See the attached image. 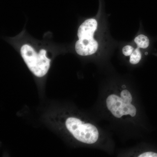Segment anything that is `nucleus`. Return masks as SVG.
<instances>
[{
    "label": "nucleus",
    "instance_id": "1",
    "mask_svg": "<svg viewBox=\"0 0 157 157\" xmlns=\"http://www.w3.org/2000/svg\"><path fill=\"white\" fill-rule=\"evenodd\" d=\"M40 113L41 122L68 144L75 142L93 144L98 141L97 127L77 116L67 102H50L42 107Z\"/></svg>",
    "mask_w": 157,
    "mask_h": 157
},
{
    "label": "nucleus",
    "instance_id": "9",
    "mask_svg": "<svg viewBox=\"0 0 157 157\" xmlns=\"http://www.w3.org/2000/svg\"><path fill=\"white\" fill-rule=\"evenodd\" d=\"M139 157H157V153L153 152H146L138 156Z\"/></svg>",
    "mask_w": 157,
    "mask_h": 157
},
{
    "label": "nucleus",
    "instance_id": "6",
    "mask_svg": "<svg viewBox=\"0 0 157 157\" xmlns=\"http://www.w3.org/2000/svg\"><path fill=\"white\" fill-rule=\"evenodd\" d=\"M141 59V53L139 48L137 47L133 51L130 56V62L132 64L138 63Z\"/></svg>",
    "mask_w": 157,
    "mask_h": 157
},
{
    "label": "nucleus",
    "instance_id": "8",
    "mask_svg": "<svg viewBox=\"0 0 157 157\" xmlns=\"http://www.w3.org/2000/svg\"><path fill=\"white\" fill-rule=\"evenodd\" d=\"M134 51V48L130 45H126L122 49V53L125 56H131Z\"/></svg>",
    "mask_w": 157,
    "mask_h": 157
},
{
    "label": "nucleus",
    "instance_id": "4",
    "mask_svg": "<svg viewBox=\"0 0 157 157\" xmlns=\"http://www.w3.org/2000/svg\"><path fill=\"white\" fill-rule=\"evenodd\" d=\"M107 108L113 115L117 118L129 114L134 117L136 114L137 110L132 104H126L120 97L116 95H109L106 100Z\"/></svg>",
    "mask_w": 157,
    "mask_h": 157
},
{
    "label": "nucleus",
    "instance_id": "7",
    "mask_svg": "<svg viewBox=\"0 0 157 157\" xmlns=\"http://www.w3.org/2000/svg\"><path fill=\"white\" fill-rule=\"evenodd\" d=\"M121 98L123 101L126 104H131L132 101V98L131 93L127 90H124L122 91L121 93Z\"/></svg>",
    "mask_w": 157,
    "mask_h": 157
},
{
    "label": "nucleus",
    "instance_id": "3",
    "mask_svg": "<svg viewBox=\"0 0 157 157\" xmlns=\"http://www.w3.org/2000/svg\"><path fill=\"white\" fill-rule=\"evenodd\" d=\"M98 26V21L94 18L86 19L79 26L77 31L78 39L75 45V51L78 55L89 56L97 52L98 43L94 35Z\"/></svg>",
    "mask_w": 157,
    "mask_h": 157
},
{
    "label": "nucleus",
    "instance_id": "5",
    "mask_svg": "<svg viewBox=\"0 0 157 157\" xmlns=\"http://www.w3.org/2000/svg\"><path fill=\"white\" fill-rule=\"evenodd\" d=\"M135 42L139 48H146L149 45L148 37L144 35H140L135 38Z\"/></svg>",
    "mask_w": 157,
    "mask_h": 157
},
{
    "label": "nucleus",
    "instance_id": "2",
    "mask_svg": "<svg viewBox=\"0 0 157 157\" xmlns=\"http://www.w3.org/2000/svg\"><path fill=\"white\" fill-rule=\"evenodd\" d=\"M20 54L27 67L37 82L40 96L45 93V79L50 70L52 57L48 48L30 42H25L20 47Z\"/></svg>",
    "mask_w": 157,
    "mask_h": 157
}]
</instances>
